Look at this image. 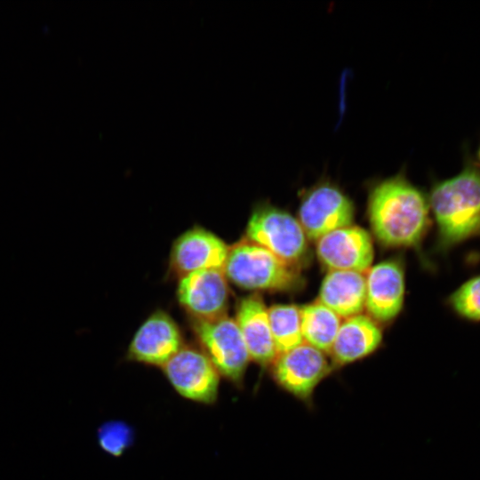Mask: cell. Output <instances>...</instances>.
I'll return each mask as SVG.
<instances>
[{
  "label": "cell",
  "instance_id": "15",
  "mask_svg": "<svg viewBox=\"0 0 480 480\" xmlns=\"http://www.w3.org/2000/svg\"><path fill=\"white\" fill-rule=\"evenodd\" d=\"M382 341L376 322L364 315H356L341 322L329 352L332 365L342 366L373 353Z\"/></svg>",
  "mask_w": 480,
  "mask_h": 480
},
{
  "label": "cell",
  "instance_id": "16",
  "mask_svg": "<svg viewBox=\"0 0 480 480\" xmlns=\"http://www.w3.org/2000/svg\"><path fill=\"white\" fill-rule=\"evenodd\" d=\"M365 276L349 270H329L319 292L322 304L340 317L348 318L361 313L365 306Z\"/></svg>",
  "mask_w": 480,
  "mask_h": 480
},
{
  "label": "cell",
  "instance_id": "11",
  "mask_svg": "<svg viewBox=\"0 0 480 480\" xmlns=\"http://www.w3.org/2000/svg\"><path fill=\"white\" fill-rule=\"evenodd\" d=\"M182 347V336L176 323L165 312L156 311L135 332L127 357L163 367Z\"/></svg>",
  "mask_w": 480,
  "mask_h": 480
},
{
  "label": "cell",
  "instance_id": "19",
  "mask_svg": "<svg viewBox=\"0 0 480 480\" xmlns=\"http://www.w3.org/2000/svg\"><path fill=\"white\" fill-rule=\"evenodd\" d=\"M448 304L460 317L480 322V275L460 284L449 296Z\"/></svg>",
  "mask_w": 480,
  "mask_h": 480
},
{
  "label": "cell",
  "instance_id": "3",
  "mask_svg": "<svg viewBox=\"0 0 480 480\" xmlns=\"http://www.w3.org/2000/svg\"><path fill=\"white\" fill-rule=\"evenodd\" d=\"M222 270L227 279L247 290L292 291L302 284L297 268L247 239L229 247Z\"/></svg>",
  "mask_w": 480,
  "mask_h": 480
},
{
  "label": "cell",
  "instance_id": "9",
  "mask_svg": "<svg viewBox=\"0 0 480 480\" xmlns=\"http://www.w3.org/2000/svg\"><path fill=\"white\" fill-rule=\"evenodd\" d=\"M178 300L195 319H212L226 315L229 300L228 279L222 269L211 268L181 276Z\"/></svg>",
  "mask_w": 480,
  "mask_h": 480
},
{
  "label": "cell",
  "instance_id": "14",
  "mask_svg": "<svg viewBox=\"0 0 480 480\" xmlns=\"http://www.w3.org/2000/svg\"><path fill=\"white\" fill-rule=\"evenodd\" d=\"M235 321L251 360L262 367L272 364L278 353L270 330L268 308L261 297L252 294L242 298L236 307Z\"/></svg>",
  "mask_w": 480,
  "mask_h": 480
},
{
  "label": "cell",
  "instance_id": "20",
  "mask_svg": "<svg viewBox=\"0 0 480 480\" xmlns=\"http://www.w3.org/2000/svg\"><path fill=\"white\" fill-rule=\"evenodd\" d=\"M97 438L104 452L119 457L133 444L134 430L123 420H108L98 428Z\"/></svg>",
  "mask_w": 480,
  "mask_h": 480
},
{
  "label": "cell",
  "instance_id": "18",
  "mask_svg": "<svg viewBox=\"0 0 480 480\" xmlns=\"http://www.w3.org/2000/svg\"><path fill=\"white\" fill-rule=\"evenodd\" d=\"M273 340L278 354L304 342L300 326V308L292 304H276L268 308Z\"/></svg>",
  "mask_w": 480,
  "mask_h": 480
},
{
  "label": "cell",
  "instance_id": "12",
  "mask_svg": "<svg viewBox=\"0 0 480 480\" xmlns=\"http://www.w3.org/2000/svg\"><path fill=\"white\" fill-rule=\"evenodd\" d=\"M365 308L371 318L388 322L401 311L405 293L404 271L396 260L382 261L365 276Z\"/></svg>",
  "mask_w": 480,
  "mask_h": 480
},
{
  "label": "cell",
  "instance_id": "21",
  "mask_svg": "<svg viewBox=\"0 0 480 480\" xmlns=\"http://www.w3.org/2000/svg\"><path fill=\"white\" fill-rule=\"evenodd\" d=\"M478 156H479L478 157H479V160H480V148H479Z\"/></svg>",
  "mask_w": 480,
  "mask_h": 480
},
{
  "label": "cell",
  "instance_id": "1",
  "mask_svg": "<svg viewBox=\"0 0 480 480\" xmlns=\"http://www.w3.org/2000/svg\"><path fill=\"white\" fill-rule=\"evenodd\" d=\"M367 209L372 232L387 246L416 247L429 227L428 199L401 174L372 187Z\"/></svg>",
  "mask_w": 480,
  "mask_h": 480
},
{
  "label": "cell",
  "instance_id": "13",
  "mask_svg": "<svg viewBox=\"0 0 480 480\" xmlns=\"http://www.w3.org/2000/svg\"><path fill=\"white\" fill-rule=\"evenodd\" d=\"M228 249L229 246L212 232L194 228L174 242L171 267L180 277L203 269H222Z\"/></svg>",
  "mask_w": 480,
  "mask_h": 480
},
{
  "label": "cell",
  "instance_id": "6",
  "mask_svg": "<svg viewBox=\"0 0 480 480\" xmlns=\"http://www.w3.org/2000/svg\"><path fill=\"white\" fill-rule=\"evenodd\" d=\"M332 370L325 353L305 342L278 354L271 364L276 384L308 408L314 406L316 388Z\"/></svg>",
  "mask_w": 480,
  "mask_h": 480
},
{
  "label": "cell",
  "instance_id": "5",
  "mask_svg": "<svg viewBox=\"0 0 480 480\" xmlns=\"http://www.w3.org/2000/svg\"><path fill=\"white\" fill-rule=\"evenodd\" d=\"M192 327L203 352L220 375L241 388L251 358L235 319L227 315L212 319L193 318Z\"/></svg>",
  "mask_w": 480,
  "mask_h": 480
},
{
  "label": "cell",
  "instance_id": "8",
  "mask_svg": "<svg viewBox=\"0 0 480 480\" xmlns=\"http://www.w3.org/2000/svg\"><path fill=\"white\" fill-rule=\"evenodd\" d=\"M352 201L337 186L321 182L304 193L299 209V221L308 238L318 240L340 228L352 225Z\"/></svg>",
  "mask_w": 480,
  "mask_h": 480
},
{
  "label": "cell",
  "instance_id": "2",
  "mask_svg": "<svg viewBox=\"0 0 480 480\" xmlns=\"http://www.w3.org/2000/svg\"><path fill=\"white\" fill-rule=\"evenodd\" d=\"M437 231V245L448 251L480 236V171L466 165L458 174L435 184L428 196Z\"/></svg>",
  "mask_w": 480,
  "mask_h": 480
},
{
  "label": "cell",
  "instance_id": "10",
  "mask_svg": "<svg viewBox=\"0 0 480 480\" xmlns=\"http://www.w3.org/2000/svg\"><path fill=\"white\" fill-rule=\"evenodd\" d=\"M316 254L329 270L364 273L373 260L374 250L370 234L358 226L349 225L316 240Z\"/></svg>",
  "mask_w": 480,
  "mask_h": 480
},
{
  "label": "cell",
  "instance_id": "7",
  "mask_svg": "<svg viewBox=\"0 0 480 480\" xmlns=\"http://www.w3.org/2000/svg\"><path fill=\"white\" fill-rule=\"evenodd\" d=\"M162 368L182 397L204 404L217 401L220 375L203 350L183 346Z\"/></svg>",
  "mask_w": 480,
  "mask_h": 480
},
{
  "label": "cell",
  "instance_id": "4",
  "mask_svg": "<svg viewBox=\"0 0 480 480\" xmlns=\"http://www.w3.org/2000/svg\"><path fill=\"white\" fill-rule=\"evenodd\" d=\"M245 236L297 269L308 258V236L300 221L274 205L261 204L254 208Z\"/></svg>",
  "mask_w": 480,
  "mask_h": 480
},
{
  "label": "cell",
  "instance_id": "17",
  "mask_svg": "<svg viewBox=\"0 0 480 480\" xmlns=\"http://www.w3.org/2000/svg\"><path fill=\"white\" fill-rule=\"evenodd\" d=\"M340 317L320 301L300 308V326L304 342L330 352L340 326Z\"/></svg>",
  "mask_w": 480,
  "mask_h": 480
}]
</instances>
